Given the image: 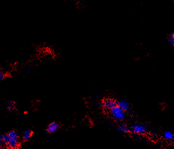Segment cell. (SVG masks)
<instances>
[{
    "mask_svg": "<svg viewBox=\"0 0 174 149\" xmlns=\"http://www.w3.org/2000/svg\"><path fill=\"white\" fill-rule=\"evenodd\" d=\"M110 113L114 119L119 122L124 121L125 117V112L118 106L110 109Z\"/></svg>",
    "mask_w": 174,
    "mask_h": 149,
    "instance_id": "1",
    "label": "cell"
},
{
    "mask_svg": "<svg viewBox=\"0 0 174 149\" xmlns=\"http://www.w3.org/2000/svg\"><path fill=\"white\" fill-rule=\"evenodd\" d=\"M130 130L135 134H143L147 131V127L142 124H136L133 125L130 128Z\"/></svg>",
    "mask_w": 174,
    "mask_h": 149,
    "instance_id": "2",
    "label": "cell"
},
{
    "mask_svg": "<svg viewBox=\"0 0 174 149\" xmlns=\"http://www.w3.org/2000/svg\"><path fill=\"white\" fill-rule=\"evenodd\" d=\"M102 106L107 109L110 110L114 107L117 106V101H116L115 99L106 98L104 99L102 102Z\"/></svg>",
    "mask_w": 174,
    "mask_h": 149,
    "instance_id": "3",
    "label": "cell"
},
{
    "mask_svg": "<svg viewBox=\"0 0 174 149\" xmlns=\"http://www.w3.org/2000/svg\"><path fill=\"white\" fill-rule=\"evenodd\" d=\"M7 145L10 148H15L18 147L20 145V141H19L18 137L11 138L7 143Z\"/></svg>",
    "mask_w": 174,
    "mask_h": 149,
    "instance_id": "4",
    "label": "cell"
},
{
    "mask_svg": "<svg viewBox=\"0 0 174 149\" xmlns=\"http://www.w3.org/2000/svg\"><path fill=\"white\" fill-rule=\"evenodd\" d=\"M59 128V124L57 122H52L49 125L47 126L46 128V131L49 133H53L56 132Z\"/></svg>",
    "mask_w": 174,
    "mask_h": 149,
    "instance_id": "5",
    "label": "cell"
},
{
    "mask_svg": "<svg viewBox=\"0 0 174 149\" xmlns=\"http://www.w3.org/2000/svg\"><path fill=\"white\" fill-rule=\"evenodd\" d=\"M117 106H119L125 112L129 111L131 109L130 105L127 101L124 100L117 101Z\"/></svg>",
    "mask_w": 174,
    "mask_h": 149,
    "instance_id": "6",
    "label": "cell"
},
{
    "mask_svg": "<svg viewBox=\"0 0 174 149\" xmlns=\"http://www.w3.org/2000/svg\"><path fill=\"white\" fill-rule=\"evenodd\" d=\"M117 129L119 132L123 133H129L130 131V128L125 124H120L118 126Z\"/></svg>",
    "mask_w": 174,
    "mask_h": 149,
    "instance_id": "7",
    "label": "cell"
},
{
    "mask_svg": "<svg viewBox=\"0 0 174 149\" xmlns=\"http://www.w3.org/2000/svg\"><path fill=\"white\" fill-rule=\"evenodd\" d=\"M32 135V132L31 130H25L22 134V138L24 140L27 141L30 140Z\"/></svg>",
    "mask_w": 174,
    "mask_h": 149,
    "instance_id": "8",
    "label": "cell"
},
{
    "mask_svg": "<svg viewBox=\"0 0 174 149\" xmlns=\"http://www.w3.org/2000/svg\"><path fill=\"white\" fill-rule=\"evenodd\" d=\"M163 136L164 138H165L166 140H167L171 141V140H173L174 135H173V133L170 130H166V131L164 132Z\"/></svg>",
    "mask_w": 174,
    "mask_h": 149,
    "instance_id": "9",
    "label": "cell"
},
{
    "mask_svg": "<svg viewBox=\"0 0 174 149\" xmlns=\"http://www.w3.org/2000/svg\"><path fill=\"white\" fill-rule=\"evenodd\" d=\"M5 106H6V108H7V109L8 111L13 112L15 109L16 104L13 101H9V102H8L6 103Z\"/></svg>",
    "mask_w": 174,
    "mask_h": 149,
    "instance_id": "10",
    "label": "cell"
},
{
    "mask_svg": "<svg viewBox=\"0 0 174 149\" xmlns=\"http://www.w3.org/2000/svg\"><path fill=\"white\" fill-rule=\"evenodd\" d=\"M167 39H168V42H169L170 45H171V46L174 45V34L173 33L170 34L168 36Z\"/></svg>",
    "mask_w": 174,
    "mask_h": 149,
    "instance_id": "11",
    "label": "cell"
},
{
    "mask_svg": "<svg viewBox=\"0 0 174 149\" xmlns=\"http://www.w3.org/2000/svg\"><path fill=\"white\" fill-rule=\"evenodd\" d=\"M7 134H8V136L9 137V138H10V139L11 138H18V136H19L18 132L15 130H11Z\"/></svg>",
    "mask_w": 174,
    "mask_h": 149,
    "instance_id": "12",
    "label": "cell"
},
{
    "mask_svg": "<svg viewBox=\"0 0 174 149\" xmlns=\"http://www.w3.org/2000/svg\"><path fill=\"white\" fill-rule=\"evenodd\" d=\"M5 77H6L5 74L1 70V69H0V81H3L5 78Z\"/></svg>",
    "mask_w": 174,
    "mask_h": 149,
    "instance_id": "13",
    "label": "cell"
},
{
    "mask_svg": "<svg viewBox=\"0 0 174 149\" xmlns=\"http://www.w3.org/2000/svg\"><path fill=\"white\" fill-rule=\"evenodd\" d=\"M4 144H5V143L3 140V134H1L0 135V146H3Z\"/></svg>",
    "mask_w": 174,
    "mask_h": 149,
    "instance_id": "14",
    "label": "cell"
}]
</instances>
